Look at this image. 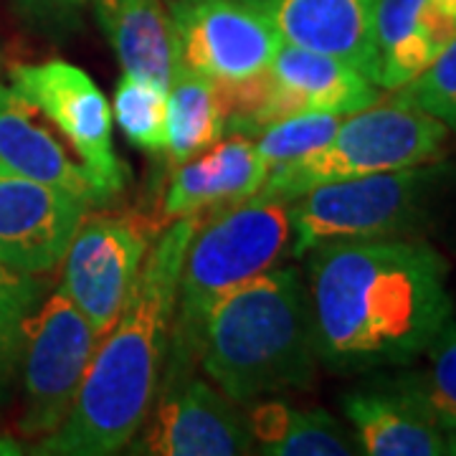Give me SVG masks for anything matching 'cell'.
Masks as SVG:
<instances>
[{
	"mask_svg": "<svg viewBox=\"0 0 456 456\" xmlns=\"http://www.w3.org/2000/svg\"><path fill=\"white\" fill-rule=\"evenodd\" d=\"M269 167L261 163L254 142L244 134L218 140L193 160L173 167L160 218L173 224L185 216L216 211L256 196L266 183Z\"/></svg>",
	"mask_w": 456,
	"mask_h": 456,
	"instance_id": "obj_14",
	"label": "cell"
},
{
	"mask_svg": "<svg viewBox=\"0 0 456 456\" xmlns=\"http://www.w3.org/2000/svg\"><path fill=\"white\" fill-rule=\"evenodd\" d=\"M224 130L226 119L216 84L208 77L178 64L167 89V165L178 167L193 160L213 142H218Z\"/></svg>",
	"mask_w": 456,
	"mask_h": 456,
	"instance_id": "obj_20",
	"label": "cell"
},
{
	"mask_svg": "<svg viewBox=\"0 0 456 456\" xmlns=\"http://www.w3.org/2000/svg\"><path fill=\"white\" fill-rule=\"evenodd\" d=\"M395 94L456 132V38L416 79L395 89Z\"/></svg>",
	"mask_w": 456,
	"mask_h": 456,
	"instance_id": "obj_25",
	"label": "cell"
},
{
	"mask_svg": "<svg viewBox=\"0 0 456 456\" xmlns=\"http://www.w3.org/2000/svg\"><path fill=\"white\" fill-rule=\"evenodd\" d=\"M0 64H3V56H0Z\"/></svg>",
	"mask_w": 456,
	"mask_h": 456,
	"instance_id": "obj_30",
	"label": "cell"
},
{
	"mask_svg": "<svg viewBox=\"0 0 456 456\" xmlns=\"http://www.w3.org/2000/svg\"><path fill=\"white\" fill-rule=\"evenodd\" d=\"M446 454H454L456 456V431H452V434H446Z\"/></svg>",
	"mask_w": 456,
	"mask_h": 456,
	"instance_id": "obj_28",
	"label": "cell"
},
{
	"mask_svg": "<svg viewBox=\"0 0 456 456\" xmlns=\"http://www.w3.org/2000/svg\"><path fill=\"white\" fill-rule=\"evenodd\" d=\"M259 454L347 456L360 454L355 436L322 408H294L284 401L259 403L246 413Z\"/></svg>",
	"mask_w": 456,
	"mask_h": 456,
	"instance_id": "obj_19",
	"label": "cell"
},
{
	"mask_svg": "<svg viewBox=\"0 0 456 456\" xmlns=\"http://www.w3.org/2000/svg\"><path fill=\"white\" fill-rule=\"evenodd\" d=\"M102 31L127 74L170 89L178 49L163 0H89Z\"/></svg>",
	"mask_w": 456,
	"mask_h": 456,
	"instance_id": "obj_18",
	"label": "cell"
},
{
	"mask_svg": "<svg viewBox=\"0 0 456 456\" xmlns=\"http://www.w3.org/2000/svg\"><path fill=\"white\" fill-rule=\"evenodd\" d=\"M277 28L281 44L335 56L375 84L378 0H246Z\"/></svg>",
	"mask_w": 456,
	"mask_h": 456,
	"instance_id": "obj_13",
	"label": "cell"
},
{
	"mask_svg": "<svg viewBox=\"0 0 456 456\" xmlns=\"http://www.w3.org/2000/svg\"><path fill=\"white\" fill-rule=\"evenodd\" d=\"M342 411L353 426L360 454L368 456H441L446 434L408 393L386 378L370 388L342 395Z\"/></svg>",
	"mask_w": 456,
	"mask_h": 456,
	"instance_id": "obj_17",
	"label": "cell"
},
{
	"mask_svg": "<svg viewBox=\"0 0 456 456\" xmlns=\"http://www.w3.org/2000/svg\"><path fill=\"white\" fill-rule=\"evenodd\" d=\"M44 299V281L0 264V401L11 388L20 360L23 332Z\"/></svg>",
	"mask_w": 456,
	"mask_h": 456,
	"instance_id": "obj_23",
	"label": "cell"
},
{
	"mask_svg": "<svg viewBox=\"0 0 456 456\" xmlns=\"http://www.w3.org/2000/svg\"><path fill=\"white\" fill-rule=\"evenodd\" d=\"M132 454L239 456L254 452L246 413L196 370L165 375Z\"/></svg>",
	"mask_w": 456,
	"mask_h": 456,
	"instance_id": "obj_10",
	"label": "cell"
},
{
	"mask_svg": "<svg viewBox=\"0 0 456 456\" xmlns=\"http://www.w3.org/2000/svg\"><path fill=\"white\" fill-rule=\"evenodd\" d=\"M449 130L393 92L342 117L320 150L269 170L259 193L294 200L314 185L441 160Z\"/></svg>",
	"mask_w": 456,
	"mask_h": 456,
	"instance_id": "obj_6",
	"label": "cell"
},
{
	"mask_svg": "<svg viewBox=\"0 0 456 456\" xmlns=\"http://www.w3.org/2000/svg\"><path fill=\"white\" fill-rule=\"evenodd\" d=\"M292 239L287 198L256 193L200 218L183 259L165 375L196 370L200 330L213 305L289 256Z\"/></svg>",
	"mask_w": 456,
	"mask_h": 456,
	"instance_id": "obj_4",
	"label": "cell"
},
{
	"mask_svg": "<svg viewBox=\"0 0 456 456\" xmlns=\"http://www.w3.org/2000/svg\"><path fill=\"white\" fill-rule=\"evenodd\" d=\"M23 454L20 444L13 439H0V456H18Z\"/></svg>",
	"mask_w": 456,
	"mask_h": 456,
	"instance_id": "obj_27",
	"label": "cell"
},
{
	"mask_svg": "<svg viewBox=\"0 0 456 456\" xmlns=\"http://www.w3.org/2000/svg\"><path fill=\"white\" fill-rule=\"evenodd\" d=\"M89 0H16V8L28 23L49 31H69L77 26Z\"/></svg>",
	"mask_w": 456,
	"mask_h": 456,
	"instance_id": "obj_26",
	"label": "cell"
},
{
	"mask_svg": "<svg viewBox=\"0 0 456 456\" xmlns=\"http://www.w3.org/2000/svg\"><path fill=\"white\" fill-rule=\"evenodd\" d=\"M97 342L89 320L66 294L53 292L41 299L26 325L18 360L23 373V416L18 428L23 436L38 441L64 424Z\"/></svg>",
	"mask_w": 456,
	"mask_h": 456,
	"instance_id": "obj_7",
	"label": "cell"
},
{
	"mask_svg": "<svg viewBox=\"0 0 456 456\" xmlns=\"http://www.w3.org/2000/svg\"><path fill=\"white\" fill-rule=\"evenodd\" d=\"M317 362L310 294L297 266H272L221 297L203 320L198 365L233 403L310 391Z\"/></svg>",
	"mask_w": 456,
	"mask_h": 456,
	"instance_id": "obj_3",
	"label": "cell"
},
{
	"mask_svg": "<svg viewBox=\"0 0 456 456\" xmlns=\"http://www.w3.org/2000/svg\"><path fill=\"white\" fill-rule=\"evenodd\" d=\"M114 117L132 145L150 155L167 147V92L134 74H122L114 89Z\"/></svg>",
	"mask_w": 456,
	"mask_h": 456,
	"instance_id": "obj_22",
	"label": "cell"
},
{
	"mask_svg": "<svg viewBox=\"0 0 456 456\" xmlns=\"http://www.w3.org/2000/svg\"><path fill=\"white\" fill-rule=\"evenodd\" d=\"M456 38V16L439 0H378L375 84L395 92L416 79Z\"/></svg>",
	"mask_w": 456,
	"mask_h": 456,
	"instance_id": "obj_15",
	"label": "cell"
},
{
	"mask_svg": "<svg viewBox=\"0 0 456 456\" xmlns=\"http://www.w3.org/2000/svg\"><path fill=\"white\" fill-rule=\"evenodd\" d=\"M305 256L314 353L335 373L406 368L454 314L449 264L426 241H342Z\"/></svg>",
	"mask_w": 456,
	"mask_h": 456,
	"instance_id": "obj_1",
	"label": "cell"
},
{
	"mask_svg": "<svg viewBox=\"0 0 456 456\" xmlns=\"http://www.w3.org/2000/svg\"><path fill=\"white\" fill-rule=\"evenodd\" d=\"M424 358L421 368H411L403 373L386 378L391 386L408 393L426 413L439 424L444 434L456 431V320L436 332V338L426 345L419 355Z\"/></svg>",
	"mask_w": 456,
	"mask_h": 456,
	"instance_id": "obj_21",
	"label": "cell"
},
{
	"mask_svg": "<svg viewBox=\"0 0 456 456\" xmlns=\"http://www.w3.org/2000/svg\"><path fill=\"white\" fill-rule=\"evenodd\" d=\"M200 218L185 216L163 231L125 307L99 338L64 424L36 441L33 454H119L140 434L163 380L183 259Z\"/></svg>",
	"mask_w": 456,
	"mask_h": 456,
	"instance_id": "obj_2",
	"label": "cell"
},
{
	"mask_svg": "<svg viewBox=\"0 0 456 456\" xmlns=\"http://www.w3.org/2000/svg\"><path fill=\"white\" fill-rule=\"evenodd\" d=\"M0 167L69 191L89 206L112 200L97 178L66 152L53 132L36 122L31 104L5 84H0Z\"/></svg>",
	"mask_w": 456,
	"mask_h": 456,
	"instance_id": "obj_16",
	"label": "cell"
},
{
	"mask_svg": "<svg viewBox=\"0 0 456 456\" xmlns=\"http://www.w3.org/2000/svg\"><path fill=\"white\" fill-rule=\"evenodd\" d=\"M452 183L454 167L434 160L314 185L292 200V256L325 244L413 236Z\"/></svg>",
	"mask_w": 456,
	"mask_h": 456,
	"instance_id": "obj_5",
	"label": "cell"
},
{
	"mask_svg": "<svg viewBox=\"0 0 456 456\" xmlns=\"http://www.w3.org/2000/svg\"><path fill=\"white\" fill-rule=\"evenodd\" d=\"M170 23L178 64L216 84L266 71L281 46L269 18L246 0H173Z\"/></svg>",
	"mask_w": 456,
	"mask_h": 456,
	"instance_id": "obj_11",
	"label": "cell"
},
{
	"mask_svg": "<svg viewBox=\"0 0 456 456\" xmlns=\"http://www.w3.org/2000/svg\"><path fill=\"white\" fill-rule=\"evenodd\" d=\"M342 117L327 112H305L272 122L256 134V152L269 170L294 163L325 145L335 134Z\"/></svg>",
	"mask_w": 456,
	"mask_h": 456,
	"instance_id": "obj_24",
	"label": "cell"
},
{
	"mask_svg": "<svg viewBox=\"0 0 456 456\" xmlns=\"http://www.w3.org/2000/svg\"><path fill=\"white\" fill-rule=\"evenodd\" d=\"M89 203L0 167V264L41 277L56 269Z\"/></svg>",
	"mask_w": 456,
	"mask_h": 456,
	"instance_id": "obj_12",
	"label": "cell"
},
{
	"mask_svg": "<svg viewBox=\"0 0 456 456\" xmlns=\"http://www.w3.org/2000/svg\"><path fill=\"white\" fill-rule=\"evenodd\" d=\"M18 97L51 119L77 150L79 163L114 198L127 180L112 145V110L92 77L79 66L51 59L41 64H16L8 71Z\"/></svg>",
	"mask_w": 456,
	"mask_h": 456,
	"instance_id": "obj_9",
	"label": "cell"
},
{
	"mask_svg": "<svg viewBox=\"0 0 456 456\" xmlns=\"http://www.w3.org/2000/svg\"><path fill=\"white\" fill-rule=\"evenodd\" d=\"M152 241V226L134 213H84L61 264L59 292L102 338L125 307Z\"/></svg>",
	"mask_w": 456,
	"mask_h": 456,
	"instance_id": "obj_8",
	"label": "cell"
},
{
	"mask_svg": "<svg viewBox=\"0 0 456 456\" xmlns=\"http://www.w3.org/2000/svg\"><path fill=\"white\" fill-rule=\"evenodd\" d=\"M439 3L446 8V11H452V13L456 16V0H439Z\"/></svg>",
	"mask_w": 456,
	"mask_h": 456,
	"instance_id": "obj_29",
	"label": "cell"
}]
</instances>
